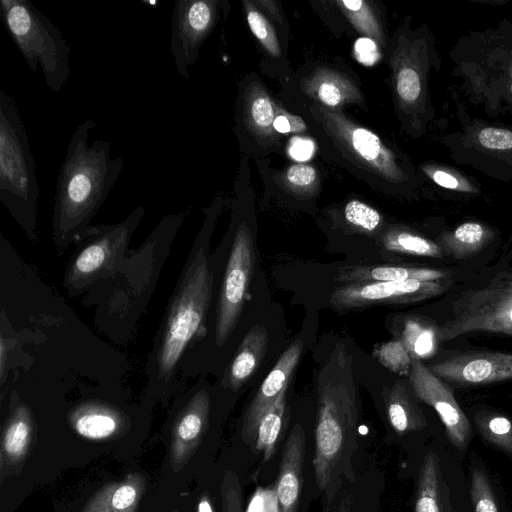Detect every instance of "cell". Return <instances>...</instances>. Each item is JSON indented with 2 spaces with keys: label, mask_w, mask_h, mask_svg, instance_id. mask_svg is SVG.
Returning <instances> with one entry per match:
<instances>
[{
  "label": "cell",
  "mask_w": 512,
  "mask_h": 512,
  "mask_svg": "<svg viewBox=\"0 0 512 512\" xmlns=\"http://www.w3.org/2000/svg\"><path fill=\"white\" fill-rule=\"evenodd\" d=\"M95 126L93 119H87L77 127L59 169L52 215L59 249L89 234L92 219L123 169L122 157L110 155L111 142L98 139L89 144V132Z\"/></svg>",
  "instance_id": "6da1fadb"
},
{
  "label": "cell",
  "mask_w": 512,
  "mask_h": 512,
  "mask_svg": "<svg viewBox=\"0 0 512 512\" xmlns=\"http://www.w3.org/2000/svg\"><path fill=\"white\" fill-rule=\"evenodd\" d=\"M352 357L338 342L317 378L318 410L313 467L319 489L330 501L348 473L358 440V389Z\"/></svg>",
  "instance_id": "7a4b0ae2"
},
{
  "label": "cell",
  "mask_w": 512,
  "mask_h": 512,
  "mask_svg": "<svg viewBox=\"0 0 512 512\" xmlns=\"http://www.w3.org/2000/svg\"><path fill=\"white\" fill-rule=\"evenodd\" d=\"M322 147L359 179L387 193L414 197L426 181L410 159L343 113L312 103L308 113Z\"/></svg>",
  "instance_id": "3957f363"
},
{
  "label": "cell",
  "mask_w": 512,
  "mask_h": 512,
  "mask_svg": "<svg viewBox=\"0 0 512 512\" xmlns=\"http://www.w3.org/2000/svg\"><path fill=\"white\" fill-rule=\"evenodd\" d=\"M451 75L467 103L482 107L488 118L512 117V21L473 30L448 52Z\"/></svg>",
  "instance_id": "277c9868"
},
{
  "label": "cell",
  "mask_w": 512,
  "mask_h": 512,
  "mask_svg": "<svg viewBox=\"0 0 512 512\" xmlns=\"http://www.w3.org/2000/svg\"><path fill=\"white\" fill-rule=\"evenodd\" d=\"M407 16L387 43L391 71L390 87L401 128L412 138L424 136L436 111L431 100L429 80L442 60L434 34L427 24L411 26Z\"/></svg>",
  "instance_id": "5b68a950"
},
{
  "label": "cell",
  "mask_w": 512,
  "mask_h": 512,
  "mask_svg": "<svg viewBox=\"0 0 512 512\" xmlns=\"http://www.w3.org/2000/svg\"><path fill=\"white\" fill-rule=\"evenodd\" d=\"M205 234L204 222L177 284L162 329L156 362L158 374L164 380H169L189 343L204 332L213 283L205 249Z\"/></svg>",
  "instance_id": "8992f818"
},
{
  "label": "cell",
  "mask_w": 512,
  "mask_h": 512,
  "mask_svg": "<svg viewBox=\"0 0 512 512\" xmlns=\"http://www.w3.org/2000/svg\"><path fill=\"white\" fill-rule=\"evenodd\" d=\"M40 189L35 160L14 98L0 91V201L30 236L35 235Z\"/></svg>",
  "instance_id": "52a82bcc"
},
{
  "label": "cell",
  "mask_w": 512,
  "mask_h": 512,
  "mask_svg": "<svg viewBox=\"0 0 512 512\" xmlns=\"http://www.w3.org/2000/svg\"><path fill=\"white\" fill-rule=\"evenodd\" d=\"M3 24L29 68L39 67L49 90L60 92L70 77L71 48L60 29L28 0H0Z\"/></svg>",
  "instance_id": "ba28073f"
},
{
  "label": "cell",
  "mask_w": 512,
  "mask_h": 512,
  "mask_svg": "<svg viewBox=\"0 0 512 512\" xmlns=\"http://www.w3.org/2000/svg\"><path fill=\"white\" fill-rule=\"evenodd\" d=\"M454 98L459 128L440 137L452 161L486 177L512 182V126L472 117L463 102Z\"/></svg>",
  "instance_id": "9c48e42d"
},
{
  "label": "cell",
  "mask_w": 512,
  "mask_h": 512,
  "mask_svg": "<svg viewBox=\"0 0 512 512\" xmlns=\"http://www.w3.org/2000/svg\"><path fill=\"white\" fill-rule=\"evenodd\" d=\"M413 512H471L465 460L438 435L421 455L416 471Z\"/></svg>",
  "instance_id": "30bf717a"
},
{
  "label": "cell",
  "mask_w": 512,
  "mask_h": 512,
  "mask_svg": "<svg viewBox=\"0 0 512 512\" xmlns=\"http://www.w3.org/2000/svg\"><path fill=\"white\" fill-rule=\"evenodd\" d=\"M476 332L512 337V272H501L487 285L455 299L451 317L437 329V339L445 342Z\"/></svg>",
  "instance_id": "8fae6325"
},
{
  "label": "cell",
  "mask_w": 512,
  "mask_h": 512,
  "mask_svg": "<svg viewBox=\"0 0 512 512\" xmlns=\"http://www.w3.org/2000/svg\"><path fill=\"white\" fill-rule=\"evenodd\" d=\"M145 214L137 207L125 220L94 226L90 240L68 266L64 286L70 294L81 292L95 281L111 276L124 257L130 238Z\"/></svg>",
  "instance_id": "7c38bea8"
},
{
  "label": "cell",
  "mask_w": 512,
  "mask_h": 512,
  "mask_svg": "<svg viewBox=\"0 0 512 512\" xmlns=\"http://www.w3.org/2000/svg\"><path fill=\"white\" fill-rule=\"evenodd\" d=\"M254 262L252 233L242 221L234 235L217 305L215 338L219 347L228 340L238 323L247 300Z\"/></svg>",
  "instance_id": "4fadbf2b"
},
{
  "label": "cell",
  "mask_w": 512,
  "mask_h": 512,
  "mask_svg": "<svg viewBox=\"0 0 512 512\" xmlns=\"http://www.w3.org/2000/svg\"><path fill=\"white\" fill-rule=\"evenodd\" d=\"M283 110L259 80L243 79L235 112V133L242 150L249 145L258 154L275 151L281 135L275 131L274 121Z\"/></svg>",
  "instance_id": "5bb4252c"
},
{
  "label": "cell",
  "mask_w": 512,
  "mask_h": 512,
  "mask_svg": "<svg viewBox=\"0 0 512 512\" xmlns=\"http://www.w3.org/2000/svg\"><path fill=\"white\" fill-rule=\"evenodd\" d=\"M409 382L415 396L437 413L448 442L466 460L475 432L451 388L418 358H412Z\"/></svg>",
  "instance_id": "9a60e30c"
},
{
  "label": "cell",
  "mask_w": 512,
  "mask_h": 512,
  "mask_svg": "<svg viewBox=\"0 0 512 512\" xmlns=\"http://www.w3.org/2000/svg\"><path fill=\"white\" fill-rule=\"evenodd\" d=\"M222 2L218 0H178L171 19L170 50L177 73L190 79L188 67L219 20Z\"/></svg>",
  "instance_id": "2e32d148"
},
{
  "label": "cell",
  "mask_w": 512,
  "mask_h": 512,
  "mask_svg": "<svg viewBox=\"0 0 512 512\" xmlns=\"http://www.w3.org/2000/svg\"><path fill=\"white\" fill-rule=\"evenodd\" d=\"M446 289L447 286L440 280L344 284L334 289L330 302L336 310L348 311L378 304L423 301L443 293Z\"/></svg>",
  "instance_id": "e0dca14e"
},
{
  "label": "cell",
  "mask_w": 512,
  "mask_h": 512,
  "mask_svg": "<svg viewBox=\"0 0 512 512\" xmlns=\"http://www.w3.org/2000/svg\"><path fill=\"white\" fill-rule=\"evenodd\" d=\"M428 368L443 381L459 385L501 382L512 379V353H455Z\"/></svg>",
  "instance_id": "ac0fdd59"
},
{
  "label": "cell",
  "mask_w": 512,
  "mask_h": 512,
  "mask_svg": "<svg viewBox=\"0 0 512 512\" xmlns=\"http://www.w3.org/2000/svg\"><path fill=\"white\" fill-rule=\"evenodd\" d=\"M303 350V341L295 340L281 354L250 403L242 423V439L252 449L260 419L273 405L281 392L288 387Z\"/></svg>",
  "instance_id": "d6986e66"
},
{
  "label": "cell",
  "mask_w": 512,
  "mask_h": 512,
  "mask_svg": "<svg viewBox=\"0 0 512 512\" xmlns=\"http://www.w3.org/2000/svg\"><path fill=\"white\" fill-rule=\"evenodd\" d=\"M300 87L314 103L333 110L365 102L353 79L328 66H317L301 80Z\"/></svg>",
  "instance_id": "ffe728a7"
},
{
  "label": "cell",
  "mask_w": 512,
  "mask_h": 512,
  "mask_svg": "<svg viewBox=\"0 0 512 512\" xmlns=\"http://www.w3.org/2000/svg\"><path fill=\"white\" fill-rule=\"evenodd\" d=\"M305 454V433L300 423L290 432L282 450L276 483L280 512H298Z\"/></svg>",
  "instance_id": "44dd1931"
},
{
  "label": "cell",
  "mask_w": 512,
  "mask_h": 512,
  "mask_svg": "<svg viewBox=\"0 0 512 512\" xmlns=\"http://www.w3.org/2000/svg\"><path fill=\"white\" fill-rule=\"evenodd\" d=\"M210 398L206 390L195 393L178 415L172 434L171 461L176 470L200 443L207 425Z\"/></svg>",
  "instance_id": "7402d4cb"
},
{
  "label": "cell",
  "mask_w": 512,
  "mask_h": 512,
  "mask_svg": "<svg viewBox=\"0 0 512 512\" xmlns=\"http://www.w3.org/2000/svg\"><path fill=\"white\" fill-rule=\"evenodd\" d=\"M269 335L265 326L254 325L242 339L227 369L223 384L236 391L257 371L268 348Z\"/></svg>",
  "instance_id": "603a6c76"
},
{
  "label": "cell",
  "mask_w": 512,
  "mask_h": 512,
  "mask_svg": "<svg viewBox=\"0 0 512 512\" xmlns=\"http://www.w3.org/2000/svg\"><path fill=\"white\" fill-rule=\"evenodd\" d=\"M445 277H447L445 271L434 268L378 265L346 267L341 269L336 279L344 285L407 280L439 281Z\"/></svg>",
  "instance_id": "cb8c5ba5"
},
{
  "label": "cell",
  "mask_w": 512,
  "mask_h": 512,
  "mask_svg": "<svg viewBox=\"0 0 512 512\" xmlns=\"http://www.w3.org/2000/svg\"><path fill=\"white\" fill-rule=\"evenodd\" d=\"M425 179L444 196L456 199L474 198L482 195L483 187L479 180L465 171L437 161H426L417 166Z\"/></svg>",
  "instance_id": "d4e9b609"
},
{
  "label": "cell",
  "mask_w": 512,
  "mask_h": 512,
  "mask_svg": "<svg viewBox=\"0 0 512 512\" xmlns=\"http://www.w3.org/2000/svg\"><path fill=\"white\" fill-rule=\"evenodd\" d=\"M495 235V230L487 223L468 220L452 230H443L438 244L444 254L461 260L479 253L495 238Z\"/></svg>",
  "instance_id": "484cf974"
},
{
  "label": "cell",
  "mask_w": 512,
  "mask_h": 512,
  "mask_svg": "<svg viewBox=\"0 0 512 512\" xmlns=\"http://www.w3.org/2000/svg\"><path fill=\"white\" fill-rule=\"evenodd\" d=\"M385 407L388 421L400 437L423 432L429 426L424 413L403 382L393 384L386 396Z\"/></svg>",
  "instance_id": "4316f807"
},
{
  "label": "cell",
  "mask_w": 512,
  "mask_h": 512,
  "mask_svg": "<svg viewBox=\"0 0 512 512\" xmlns=\"http://www.w3.org/2000/svg\"><path fill=\"white\" fill-rule=\"evenodd\" d=\"M144 490V478L139 474L129 475L99 491L82 512H135Z\"/></svg>",
  "instance_id": "83f0119b"
},
{
  "label": "cell",
  "mask_w": 512,
  "mask_h": 512,
  "mask_svg": "<svg viewBox=\"0 0 512 512\" xmlns=\"http://www.w3.org/2000/svg\"><path fill=\"white\" fill-rule=\"evenodd\" d=\"M471 512H505L496 481L483 459L471 451L467 465Z\"/></svg>",
  "instance_id": "f1b7e54d"
},
{
  "label": "cell",
  "mask_w": 512,
  "mask_h": 512,
  "mask_svg": "<svg viewBox=\"0 0 512 512\" xmlns=\"http://www.w3.org/2000/svg\"><path fill=\"white\" fill-rule=\"evenodd\" d=\"M71 423L79 435L100 440L117 431L120 417L112 408L102 404H84L73 412Z\"/></svg>",
  "instance_id": "f546056e"
},
{
  "label": "cell",
  "mask_w": 512,
  "mask_h": 512,
  "mask_svg": "<svg viewBox=\"0 0 512 512\" xmlns=\"http://www.w3.org/2000/svg\"><path fill=\"white\" fill-rule=\"evenodd\" d=\"M474 432L486 446L493 448L512 460V420L498 412L480 409L470 420Z\"/></svg>",
  "instance_id": "4dcf8cb0"
},
{
  "label": "cell",
  "mask_w": 512,
  "mask_h": 512,
  "mask_svg": "<svg viewBox=\"0 0 512 512\" xmlns=\"http://www.w3.org/2000/svg\"><path fill=\"white\" fill-rule=\"evenodd\" d=\"M286 392L287 389L281 392L273 405L264 413L257 427L253 449L256 452H263V462H267L273 457L282 431L286 408Z\"/></svg>",
  "instance_id": "1f68e13d"
},
{
  "label": "cell",
  "mask_w": 512,
  "mask_h": 512,
  "mask_svg": "<svg viewBox=\"0 0 512 512\" xmlns=\"http://www.w3.org/2000/svg\"><path fill=\"white\" fill-rule=\"evenodd\" d=\"M384 247L392 252L442 258L444 252L437 242L404 227H393L383 237Z\"/></svg>",
  "instance_id": "d6a6232c"
},
{
  "label": "cell",
  "mask_w": 512,
  "mask_h": 512,
  "mask_svg": "<svg viewBox=\"0 0 512 512\" xmlns=\"http://www.w3.org/2000/svg\"><path fill=\"white\" fill-rule=\"evenodd\" d=\"M32 435V419L25 405L12 412L3 434V452L11 460L22 457Z\"/></svg>",
  "instance_id": "836d02e7"
},
{
  "label": "cell",
  "mask_w": 512,
  "mask_h": 512,
  "mask_svg": "<svg viewBox=\"0 0 512 512\" xmlns=\"http://www.w3.org/2000/svg\"><path fill=\"white\" fill-rule=\"evenodd\" d=\"M335 3L359 32L374 40L382 48H386L388 40L385 38L379 19L368 2L343 0Z\"/></svg>",
  "instance_id": "e575fe53"
},
{
  "label": "cell",
  "mask_w": 512,
  "mask_h": 512,
  "mask_svg": "<svg viewBox=\"0 0 512 512\" xmlns=\"http://www.w3.org/2000/svg\"><path fill=\"white\" fill-rule=\"evenodd\" d=\"M319 177L315 167L305 163H296L281 172L276 184L289 194L298 197L316 195Z\"/></svg>",
  "instance_id": "d590c367"
},
{
  "label": "cell",
  "mask_w": 512,
  "mask_h": 512,
  "mask_svg": "<svg viewBox=\"0 0 512 512\" xmlns=\"http://www.w3.org/2000/svg\"><path fill=\"white\" fill-rule=\"evenodd\" d=\"M402 342L412 358L430 357L436 348L437 330L417 318H409L405 321Z\"/></svg>",
  "instance_id": "8d00e7d4"
},
{
  "label": "cell",
  "mask_w": 512,
  "mask_h": 512,
  "mask_svg": "<svg viewBox=\"0 0 512 512\" xmlns=\"http://www.w3.org/2000/svg\"><path fill=\"white\" fill-rule=\"evenodd\" d=\"M243 7L252 34L270 56L280 57L281 47L276 31L263 11L254 1H243Z\"/></svg>",
  "instance_id": "74e56055"
},
{
  "label": "cell",
  "mask_w": 512,
  "mask_h": 512,
  "mask_svg": "<svg viewBox=\"0 0 512 512\" xmlns=\"http://www.w3.org/2000/svg\"><path fill=\"white\" fill-rule=\"evenodd\" d=\"M374 357L391 372L409 377L412 357L401 339L379 345L374 350Z\"/></svg>",
  "instance_id": "f35d334b"
},
{
  "label": "cell",
  "mask_w": 512,
  "mask_h": 512,
  "mask_svg": "<svg viewBox=\"0 0 512 512\" xmlns=\"http://www.w3.org/2000/svg\"><path fill=\"white\" fill-rule=\"evenodd\" d=\"M344 217L350 225L368 233L375 232L383 223L382 215L375 208L358 199L346 203Z\"/></svg>",
  "instance_id": "ab89813d"
},
{
  "label": "cell",
  "mask_w": 512,
  "mask_h": 512,
  "mask_svg": "<svg viewBox=\"0 0 512 512\" xmlns=\"http://www.w3.org/2000/svg\"><path fill=\"white\" fill-rule=\"evenodd\" d=\"M245 512H280L276 489L273 487H257Z\"/></svg>",
  "instance_id": "60d3db41"
},
{
  "label": "cell",
  "mask_w": 512,
  "mask_h": 512,
  "mask_svg": "<svg viewBox=\"0 0 512 512\" xmlns=\"http://www.w3.org/2000/svg\"><path fill=\"white\" fill-rule=\"evenodd\" d=\"M274 129L282 136L305 133L308 130V126L300 116L283 110L274 121Z\"/></svg>",
  "instance_id": "b9f144b4"
},
{
  "label": "cell",
  "mask_w": 512,
  "mask_h": 512,
  "mask_svg": "<svg viewBox=\"0 0 512 512\" xmlns=\"http://www.w3.org/2000/svg\"><path fill=\"white\" fill-rule=\"evenodd\" d=\"M223 493L224 512H243L240 486L237 477L230 473Z\"/></svg>",
  "instance_id": "7bdbcfd3"
},
{
  "label": "cell",
  "mask_w": 512,
  "mask_h": 512,
  "mask_svg": "<svg viewBox=\"0 0 512 512\" xmlns=\"http://www.w3.org/2000/svg\"><path fill=\"white\" fill-rule=\"evenodd\" d=\"M354 47L356 58L365 65H373L381 57L379 45L370 38L358 39Z\"/></svg>",
  "instance_id": "ee69618b"
},
{
  "label": "cell",
  "mask_w": 512,
  "mask_h": 512,
  "mask_svg": "<svg viewBox=\"0 0 512 512\" xmlns=\"http://www.w3.org/2000/svg\"><path fill=\"white\" fill-rule=\"evenodd\" d=\"M288 151L294 160L306 161L314 154L315 145L307 137L295 136L290 140Z\"/></svg>",
  "instance_id": "f6af8a7d"
},
{
  "label": "cell",
  "mask_w": 512,
  "mask_h": 512,
  "mask_svg": "<svg viewBox=\"0 0 512 512\" xmlns=\"http://www.w3.org/2000/svg\"><path fill=\"white\" fill-rule=\"evenodd\" d=\"M256 5L261 6L262 10H265L267 13L271 15V17L279 22L283 23L282 16L280 14L279 9L276 7V3L273 1H254Z\"/></svg>",
  "instance_id": "bcb514c9"
},
{
  "label": "cell",
  "mask_w": 512,
  "mask_h": 512,
  "mask_svg": "<svg viewBox=\"0 0 512 512\" xmlns=\"http://www.w3.org/2000/svg\"><path fill=\"white\" fill-rule=\"evenodd\" d=\"M7 355L8 350L5 343V339L3 336H1L0 339V376H1V383L5 380V370H6V361H7Z\"/></svg>",
  "instance_id": "7dc6e473"
},
{
  "label": "cell",
  "mask_w": 512,
  "mask_h": 512,
  "mask_svg": "<svg viewBox=\"0 0 512 512\" xmlns=\"http://www.w3.org/2000/svg\"><path fill=\"white\" fill-rule=\"evenodd\" d=\"M197 512H214L208 495H203L199 500Z\"/></svg>",
  "instance_id": "c3c4849f"
},
{
  "label": "cell",
  "mask_w": 512,
  "mask_h": 512,
  "mask_svg": "<svg viewBox=\"0 0 512 512\" xmlns=\"http://www.w3.org/2000/svg\"><path fill=\"white\" fill-rule=\"evenodd\" d=\"M472 2H475V3H483V4H490V5H503L505 4L506 2L508 1H505V0H494V1H484V0H479V1H475V0H471Z\"/></svg>",
  "instance_id": "681fc988"
},
{
  "label": "cell",
  "mask_w": 512,
  "mask_h": 512,
  "mask_svg": "<svg viewBox=\"0 0 512 512\" xmlns=\"http://www.w3.org/2000/svg\"><path fill=\"white\" fill-rule=\"evenodd\" d=\"M172 512H178V511H172Z\"/></svg>",
  "instance_id": "f907efd6"
}]
</instances>
